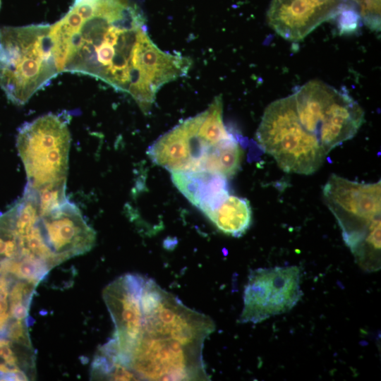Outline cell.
Masks as SVG:
<instances>
[{"label":"cell","mask_w":381,"mask_h":381,"mask_svg":"<svg viewBox=\"0 0 381 381\" xmlns=\"http://www.w3.org/2000/svg\"><path fill=\"white\" fill-rule=\"evenodd\" d=\"M50 36L59 72L98 78L129 94L145 112L158 90L188 68L185 56L152 42L143 13L129 0H74Z\"/></svg>","instance_id":"1"},{"label":"cell","mask_w":381,"mask_h":381,"mask_svg":"<svg viewBox=\"0 0 381 381\" xmlns=\"http://www.w3.org/2000/svg\"><path fill=\"white\" fill-rule=\"evenodd\" d=\"M141 307V328L128 358L135 375L140 380L205 378L202 351L205 339L215 329L213 320L147 277Z\"/></svg>","instance_id":"2"},{"label":"cell","mask_w":381,"mask_h":381,"mask_svg":"<svg viewBox=\"0 0 381 381\" xmlns=\"http://www.w3.org/2000/svg\"><path fill=\"white\" fill-rule=\"evenodd\" d=\"M50 30L45 24L0 29V87L15 104H25L59 73Z\"/></svg>","instance_id":"3"},{"label":"cell","mask_w":381,"mask_h":381,"mask_svg":"<svg viewBox=\"0 0 381 381\" xmlns=\"http://www.w3.org/2000/svg\"><path fill=\"white\" fill-rule=\"evenodd\" d=\"M322 193L355 259L376 253L380 248V181L359 183L332 174Z\"/></svg>","instance_id":"4"},{"label":"cell","mask_w":381,"mask_h":381,"mask_svg":"<svg viewBox=\"0 0 381 381\" xmlns=\"http://www.w3.org/2000/svg\"><path fill=\"white\" fill-rule=\"evenodd\" d=\"M255 138L261 149L287 173L312 174L327 155L318 138L301 123L293 95L266 107Z\"/></svg>","instance_id":"5"},{"label":"cell","mask_w":381,"mask_h":381,"mask_svg":"<svg viewBox=\"0 0 381 381\" xmlns=\"http://www.w3.org/2000/svg\"><path fill=\"white\" fill-rule=\"evenodd\" d=\"M292 95L301 123L327 155L353 138L365 121L364 111L349 93L322 81L310 80Z\"/></svg>","instance_id":"6"},{"label":"cell","mask_w":381,"mask_h":381,"mask_svg":"<svg viewBox=\"0 0 381 381\" xmlns=\"http://www.w3.org/2000/svg\"><path fill=\"white\" fill-rule=\"evenodd\" d=\"M71 135L66 123L48 114L25 123L17 136L27 186L40 190L66 183Z\"/></svg>","instance_id":"7"},{"label":"cell","mask_w":381,"mask_h":381,"mask_svg":"<svg viewBox=\"0 0 381 381\" xmlns=\"http://www.w3.org/2000/svg\"><path fill=\"white\" fill-rule=\"evenodd\" d=\"M301 270L291 265L250 271L243 292L241 323H259L290 311L303 296Z\"/></svg>","instance_id":"8"},{"label":"cell","mask_w":381,"mask_h":381,"mask_svg":"<svg viewBox=\"0 0 381 381\" xmlns=\"http://www.w3.org/2000/svg\"><path fill=\"white\" fill-rule=\"evenodd\" d=\"M145 279L138 274H126L109 284L103 291L115 327L113 338L107 344L128 370V358L141 328V296Z\"/></svg>","instance_id":"9"},{"label":"cell","mask_w":381,"mask_h":381,"mask_svg":"<svg viewBox=\"0 0 381 381\" xmlns=\"http://www.w3.org/2000/svg\"><path fill=\"white\" fill-rule=\"evenodd\" d=\"M37 226L57 265L88 252L95 243V231L78 208L67 200L49 210L40 208Z\"/></svg>","instance_id":"10"},{"label":"cell","mask_w":381,"mask_h":381,"mask_svg":"<svg viewBox=\"0 0 381 381\" xmlns=\"http://www.w3.org/2000/svg\"><path fill=\"white\" fill-rule=\"evenodd\" d=\"M351 6L344 0H272L267 21L279 36L296 42Z\"/></svg>","instance_id":"11"},{"label":"cell","mask_w":381,"mask_h":381,"mask_svg":"<svg viewBox=\"0 0 381 381\" xmlns=\"http://www.w3.org/2000/svg\"><path fill=\"white\" fill-rule=\"evenodd\" d=\"M171 179L179 191L205 215L229 195L227 179L206 171L171 172Z\"/></svg>","instance_id":"12"},{"label":"cell","mask_w":381,"mask_h":381,"mask_svg":"<svg viewBox=\"0 0 381 381\" xmlns=\"http://www.w3.org/2000/svg\"><path fill=\"white\" fill-rule=\"evenodd\" d=\"M38 283L0 272V337L18 321H28L31 300Z\"/></svg>","instance_id":"13"},{"label":"cell","mask_w":381,"mask_h":381,"mask_svg":"<svg viewBox=\"0 0 381 381\" xmlns=\"http://www.w3.org/2000/svg\"><path fill=\"white\" fill-rule=\"evenodd\" d=\"M32 344L0 337V380H30L36 377Z\"/></svg>","instance_id":"14"},{"label":"cell","mask_w":381,"mask_h":381,"mask_svg":"<svg viewBox=\"0 0 381 381\" xmlns=\"http://www.w3.org/2000/svg\"><path fill=\"white\" fill-rule=\"evenodd\" d=\"M206 216L221 231L234 237L243 236L252 222L248 200L231 195Z\"/></svg>","instance_id":"15"},{"label":"cell","mask_w":381,"mask_h":381,"mask_svg":"<svg viewBox=\"0 0 381 381\" xmlns=\"http://www.w3.org/2000/svg\"><path fill=\"white\" fill-rule=\"evenodd\" d=\"M243 150L232 137L213 146L202 162L199 171L221 175L226 179L234 176L241 168Z\"/></svg>","instance_id":"16"},{"label":"cell","mask_w":381,"mask_h":381,"mask_svg":"<svg viewBox=\"0 0 381 381\" xmlns=\"http://www.w3.org/2000/svg\"><path fill=\"white\" fill-rule=\"evenodd\" d=\"M22 261L11 211L0 214V272Z\"/></svg>","instance_id":"17"},{"label":"cell","mask_w":381,"mask_h":381,"mask_svg":"<svg viewBox=\"0 0 381 381\" xmlns=\"http://www.w3.org/2000/svg\"><path fill=\"white\" fill-rule=\"evenodd\" d=\"M356 8L361 18L373 30H380V0H344Z\"/></svg>","instance_id":"18"},{"label":"cell","mask_w":381,"mask_h":381,"mask_svg":"<svg viewBox=\"0 0 381 381\" xmlns=\"http://www.w3.org/2000/svg\"><path fill=\"white\" fill-rule=\"evenodd\" d=\"M0 7H1V0H0Z\"/></svg>","instance_id":"19"}]
</instances>
